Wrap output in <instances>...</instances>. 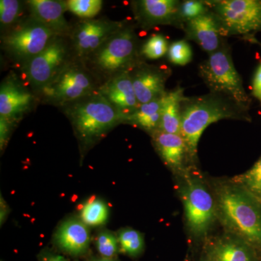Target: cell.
<instances>
[{"mask_svg":"<svg viewBox=\"0 0 261 261\" xmlns=\"http://www.w3.org/2000/svg\"><path fill=\"white\" fill-rule=\"evenodd\" d=\"M130 71V70H129ZM136 96L140 105L151 102L166 93V73L159 68L141 65L130 73Z\"/></svg>","mask_w":261,"mask_h":261,"instance_id":"17","label":"cell"},{"mask_svg":"<svg viewBox=\"0 0 261 261\" xmlns=\"http://www.w3.org/2000/svg\"><path fill=\"white\" fill-rule=\"evenodd\" d=\"M164 95L151 102L140 105L135 113L127 117L125 123L135 125L151 134L159 130Z\"/></svg>","mask_w":261,"mask_h":261,"instance_id":"22","label":"cell"},{"mask_svg":"<svg viewBox=\"0 0 261 261\" xmlns=\"http://www.w3.org/2000/svg\"><path fill=\"white\" fill-rule=\"evenodd\" d=\"M168 57L171 63L183 66L192 61V48L187 41H176L169 46Z\"/></svg>","mask_w":261,"mask_h":261,"instance_id":"29","label":"cell"},{"mask_svg":"<svg viewBox=\"0 0 261 261\" xmlns=\"http://www.w3.org/2000/svg\"><path fill=\"white\" fill-rule=\"evenodd\" d=\"M27 6L25 3L18 0H1L0 1V25L2 34L11 30L20 22Z\"/></svg>","mask_w":261,"mask_h":261,"instance_id":"23","label":"cell"},{"mask_svg":"<svg viewBox=\"0 0 261 261\" xmlns=\"http://www.w3.org/2000/svg\"><path fill=\"white\" fill-rule=\"evenodd\" d=\"M63 108L84 149L92 147L124 123L123 116L99 90Z\"/></svg>","mask_w":261,"mask_h":261,"instance_id":"2","label":"cell"},{"mask_svg":"<svg viewBox=\"0 0 261 261\" xmlns=\"http://www.w3.org/2000/svg\"><path fill=\"white\" fill-rule=\"evenodd\" d=\"M67 37L57 36L45 49L20 67L24 79L37 96L70 61Z\"/></svg>","mask_w":261,"mask_h":261,"instance_id":"8","label":"cell"},{"mask_svg":"<svg viewBox=\"0 0 261 261\" xmlns=\"http://www.w3.org/2000/svg\"><path fill=\"white\" fill-rule=\"evenodd\" d=\"M108 205L102 200L94 199L86 202L81 211V220L87 226L102 225L108 219Z\"/></svg>","mask_w":261,"mask_h":261,"instance_id":"24","label":"cell"},{"mask_svg":"<svg viewBox=\"0 0 261 261\" xmlns=\"http://www.w3.org/2000/svg\"><path fill=\"white\" fill-rule=\"evenodd\" d=\"M118 239L122 251L132 257L142 253L145 247L143 235L133 228H123L119 231Z\"/></svg>","mask_w":261,"mask_h":261,"instance_id":"25","label":"cell"},{"mask_svg":"<svg viewBox=\"0 0 261 261\" xmlns=\"http://www.w3.org/2000/svg\"><path fill=\"white\" fill-rule=\"evenodd\" d=\"M123 27L122 22L107 18L82 20L72 29L70 35V46L76 59L86 61Z\"/></svg>","mask_w":261,"mask_h":261,"instance_id":"11","label":"cell"},{"mask_svg":"<svg viewBox=\"0 0 261 261\" xmlns=\"http://www.w3.org/2000/svg\"><path fill=\"white\" fill-rule=\"evenodd\" d=\"M187 224L195 234L207 232L216 216L214 198L200 181L188 178L181 190Z\"/></svg>","mask_w":261,"mask_h":261,"instance_id":"10","label":"cell"},{"mask_svg":"<svg viewBox=\"0 0 261 261\" xmlns=\"http://www.w3.org/2000/svg\"><path fill=\"white\" fill-rule=\"evenodd\" d=\"M258 196H259V198L258 199H259V200H260V201L261 202V194H260V195H259Z\"/></svg>","mask_w":261,"mask_h":261,"instance_id":"38","label":"cell"},{"mask_svg":"<svg viewBox=\"0 0 261 261\" xmlns=\"http://www.w3.org/2000/svg\"><path fill=\"white\" fill-rule=\"evenodd\" d=\"M207 3L226 35H246L261 31V1L219 0Z\"/></svg>","mask_w":261,"mask_h":261,"instance_id":"9","label":"cell"},{"mask_svg":"<svg viewBox=\"0 0 261 261\" xmlns=\"http://www.w3.org/2000/svg\"><path fill=\"white\" fill-rule=\"evenodd\" d=\"M252 94L261 102V63L255 72L252 82Z\"/></svg>","mask_w":261,"mask_h":261,"instance_id":"33","label":"cell"},{"mask_svg":"<svg viewBox=\"0 0 261 261\" xmlns=\"http://www.w3.org/2000/svg\"><path fill=\"white\" fill-rule=\"evenodd\" d=\"M118 239L109 231H102L98 234L97 248L102 257L113 259L118 250Z\"/></svg>","mask_w":261,"mask_h":261,"instance_id":"30","label":"cell"},{"mask_svg":"<svg viewBox=\"0 0 261 261\" xmlns=\"http://www.w3.org/2000/svg\"><path fill=\"white\" fill-rule=\"evenodd\" d=\"M91 261H115L113 259L105 258V257H100V258L93 259Z\"/></svg>","mask_w":261,"mask_h":261,"instance_id":"36","label":"cell"},{"mask_svg":"<svg viewBox=\"0 0 261 261\" xmlns=\"http://www.w3.org/2000/svg\"><path fill=\"white\" fill-rule=\"evenodd\" d=\"M57 36L50 29L29 15L14 28L3 34L2 47L21 67L44 50Z\"/></svg>","mask_w":261,"mask_h":261,"instance_id":"7","label":"cell"},{"mask_svg":"<svg viewBox=\"0 0 261 261\" xmlns=\"http://www.w3.org/2000/svg\"><path fill=\"white\" fill-rule=\"evenodd\" d=\"M99 91L121 113L125 120L140 107L129 70L113 75L99 86Z\"/></svg>","mask_w":261,"mask_h":261,"instance_id":"13","label":"cell"},{"mask_svg":"<svg viewBox=\"0 0 261 261\" xmlns=\"http://www.w3.org/2000/svg\"><path fill=\"white\" fill-rule=\"evenodd\" d=\"M239 181L254 195H260L261 157L248 171L239 178Z\"/></svg>","mask_w":261,"mask_h":261,"instance_id":"31","label":"cell"},{"mask_svg":"<svg viewBox=\"0 0 261 261\" xmlns=\"http://www.w3.org/2000/svg\"><path fill=\"white\" fill-rule=\"evenodd\" d=\"M168 48L169 46L166 38L161 34H154L144 43L140 53L147 59L157 60L168 53Z\"/></svg>","mask_w":261,"mask_h":261,"instance_id":"27","label":"cell"},{"mask_svg":"<svg viewBox=\"0 0 261 261\" xmlns=\"http://www.w3.org/2000/svg\"><path fill=\"white\" fill-rule=\"evenodd\" d=\"M210 9L207 2L187 0L180 3L178 18L179 20L187 23L208 13Z\"/></svg>","mask_w":261,"mask_h":261,"instance_id":"28","label":"cell"},{"mask_svg":"<svg viewBox=\"0 0 261 261\" xmlns=\"http://www.w3.org/2000/svg\"><path fill=\"white\" fill-rule=\"evenodd\" d=\"M186 32L189 39L195 41L209 55L222 47V37L226 35L219 19L211 10L198 18L187 22Z\"/></svg>","mask_w":261,"mask_h":261,"instance_id":"15","label":"cell"},{"mask_svg":"<svg viewBox=\"0 0 261 261\" xmlns=\"http://www.w3.org/2000/svg\"><path fill=\"white\" fill-rule=\"evenodd\" d=\"M15 125L6 121L4 118H0V147L2 150L5 148Z\"/></svg>","mask_w":261,"mask_h":261,"instance_id":"32","label":"cell"},{"mask_svg":"<svg viewBox=\"0 0 261 261\" xmlns=\"http://www.w3.org/2000/svg\"><path fill=\"white\" fill-rule=\"evenodd\" d=\"M134 11L142 27L172 25L179 21V2L176 0H140L134 2Z\"/></svg>","mask_w":261,"mask_h":261,"instance_id":"16","label":"cell"},{"mask_svg":"<svg viewBox=\"0 0 261 261\" xmlns=\"http://www.w3.org/2000/svg\"><path fill=\"white\" fill-rule=\"evenodd\" d=\"M187 98L184 94V89L180 87L171 92H166L163 99L159 130L173 135H181L182 104Z\"/></svg>","mask_w":261,"mask_h":261,"instance_id":"21","label":"cell"},{"mask_svg":"<svg viewBox=\"0 0 261 261\" xmlns=\"http://www.w3.org/2000/svg\"><path fill=\"white\" fill-rule=\"evenodd\" d=\"M42 261H68L61 256L54 255H47L43 257Z\"/></svg>","mask_w":261,"mask_h":261,"instance_id":"35","label":"cell"},{"mask_svg":"<svg viewBox=\"0 0 261 261\" xmlns=\"http://www.w3.org/2000/svg\"><path fill=\"white\" fill-rule=\"evenodd\" d=\"M244 109L228 98L211 93L187 97L182 104L181 135L189 155L195 159L202 134L212 123L225 119H241Z\"/></svg>","mask_w":261,"mask_h":261,"instance_id":"1","label":"cell"},{"mask_svg":"<svg viewBox=\"0 0 261 261\" xmlns=\"http://www.w3.org/2000/svg\"><path fill=\"white\" fill-rule=\"evenodd\" d=\"M219 205L226 224L250 245H261V202L244 187L220 190Z\"/></svg>","mask_w":261,"mask_h":261,"instance_id":"3","label":"cell"},{"mask_svg":"<svg viewBox=\"0 0 261 261\" xmlns=\"http://www.w3.org/2000/svg\"><path fill=\"white\" fill-rule=\"evenodd\" d=\"M68 10L83 20L94 19L102 8L101 0H68L66 1Z\"/></svg>","mask_w":261,"mask_h":261,"instance_id":"26","label":"cell"},{"mask_svg":"<svg viewBox=\"0 0 261 261\" xmlns=\"http://www.w3.org/2000/svg\"><path fill=\"white\" fill-rule=\"evenodd\" d=\"M90 70L79 60H70L42 89L38 97L43 102L64 107L99 90Z\"/></svg>","mask_w":261,"mask_h":261,"instance_id":"4","label":"cell"},{"mask_svg":"<svg viewBox=\"0 0 261 261\" xmlns=\"http://www.w3.org/2000/svg\"><path fill=\"white\" fill-rule=\"evenodd\" d=\"M137 36L133 29L124 25L86 61L108 80L137 65Z\"/></svg>","mask_w":261,"mask_h":261,"instance_id":"6","label":"cell"},{"mask_svg":"<svg viewBox=\"0 0 261 261\" xmlns=\"http://www.w3.org/2000/svg\"><path fill=\"white\" fill-rule=\"evenodd\" d=\"M25 4L32 18L50 29L57 35L70 37L72 28L64 15L68 10L66 1L28 0Z\"/></svg>","mask_w":261,"mask_h":261,"instance_id":"14","label":"cell"},{"mask_svg":"<svg viewBox=\"0 0 261 261\" xmlns=\"http://www.w3.org/2000/svg\"><path fill=\"white\" fill-rule=\"evenodd\" d=\"M154 147L165 163L176 171L183 168L188 149L181 135L166 133L155 130L152 133Z\"/></svg>","mask_w":261,"mask_h":261,"instance_id":"19","label":"cell"},{"mask_svg":"<svg viewBox=\"0 0 261 261\" xmlns=\"http://www.w3.org/2000/svg\"><path fill=\"white\" fill-rule=\"evenodd\" d=\"M211 261H256L250 244L241 238H224L216 242L211 248Z\"/></svg>","mask_w":261,"mask_h":261,"instance_id":"20","label":"cell"},{"mask_svg":"<svg viewBox=\"0 0 261 261\" xmlns=\"http://www.w3.org/2000/svg\"><path fill=\"white\" fill-rule=\"evenodd\" d=\"M0 223L1 225L4 224L5 220L8 217V213H9V209H8V206L7 205L6 202H5L4 199L1 196V202H0Z\"/></svg>","mask_w":261,"mask_h":261,"instance_id":"34","label":"cell"},{"mask_svg":"<svg viewBox=\"0 0 261 261\" xmlns=\"http://www.w3.org/2000/svg\"><path fill=\"white\" fill-rule=\"evenodd\" d=\"M201 261H211V260H210V259L207 258V259H205V260H202Z\"/></svg>","mask_w":261,"mask_h":261,"instance_id":"37","label":"cell"},{"mask_svg":"<svg viewBox=\"0 0 261 261\" xmlns=\"http://www.w3.org/2000/svg\"><path fill=\"white\" fill-rule=\"evenodd\" d=\"M38 97L11 73L3 81L0 87V118L16 124L31 112Z\"/></svg>","mask_w":261,"mask_h":261,"instance_id":"12","label":"cell"},{"mask_svg":"<svg viewBox=\"0 0 261 261\" xmlns=\"http://www.w3.org/2000/svg\"><path fill=\"white\" fill-rule=\"evenodd\" d=\"M199 72L211 93L224 96L244 110L247 108L250 99L227 48L222 46L209 55L201 63Z\"/></svg>","mask_w":261,"mask_h":261,"instance_id":"5","label":"cell"},{"mask_svg":"<svg viewBox=\"0 0 261 261\" xmlns=\"http://www.w3.org/2000/svg\"><path fill=\"white\" fill-rule=\"evenodd\" d=\"M56 243L70 255H80L88 250L90 233L82 220L70 219L63 222L56 234Z\"/></svg>","mask_w":261,"mask_h":261,"instance_id":"18","label":"cell"}]
</instances>
